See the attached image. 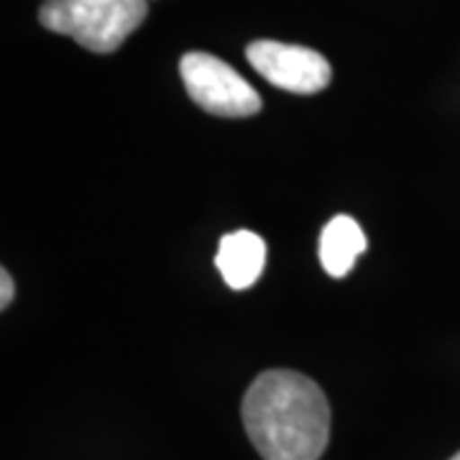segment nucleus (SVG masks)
I'll use <instances>...</instances> for the list:
<instances>
[{"label": "nucleus", "instance_id": "nucleus-1", "mask_svg": "<svg viewBox=\"0 0 460 460\" xmlns=\"http://www.w3.org/2000/svg\"><path fill=\"white\" fill-rule=\"evenodd\" d=\"M243 428L263 460H320L330 440V404L313 378L271 368L243 396Z\"/></svg>", "mask_w": 460, "mask_h": 460}, {"label": "nucleus", "instance_id": "nucleus-2", "mask_svg": "<svg viewBox=\"0 0 460 460\" xmlns=\"http://www.w3.org/2000/svg\"><path fill=\"white\" fill-rule=\"evenodd\" d=\"M148 13V0H44V29L75 39L95 54H113Z\"/></svg>", "mask_w": 460, "mask_h": 460}, {"label": "nucleus", "instance_id": "nucleus-3", "mask_svg": "<svg viewBox=\"0 0 460 460\" xmlns=\"http://www.w3.org/2000/svg\"><path fill=\"white\" fill-rule=\"evenodd\" d=\"M187 95L205 113L217 118H248L261 111V98L251 84L223 59L205 51H190L180 62Z\"/></svg>", "mask_w": 460, "mask_h": 460}, {"label": "nucleus", "instance_id": "nucleus-4", "mask_svg": "<svg viewBox=\"0 0 460 460\" xmlns=\"http://www.w3.org/2000/svg\"><path fill=\"white\" fill-rule=\"evenodd\" d=\"M246 57L266 83L295 95H314L325 90L332 80L328 59L307 47L261 39L248 44Z\"/></svg>", "mask_w": 460, "mask_h": 460}, {"label": "nucleus", "instance_id": "nucleus-5", "mask_svg": "<svg viewBox=\"0 0 460 460\" xmlns=\"http://www.w3.org/2000/svg\"><path fill=\"white\" fill-rule=\"evenodd\" d=\"M266 263V243L251 230H235L220 238L215 266L230 289H248L256 284Z\"/></svg>", "mask_w": 460, "mask_h": 460}, {"label": "nucleus", "instance_id": "nucleus-6", "mask_svg": "<svg viewBox=\"0 0 460 460\" xmlns=\"http://www.w3.org/2000/svg\"><path fill=\"white\" fill-rule=\"evenodd\" d=\"M363 251L366 233L348 215H335L320 233V263L332 279L348 277Z\"/></svg>", "mask_w": 460, "mask_h": 460}, {"label": "nucleus", "instance_id": "nucleus-7", "mask_svg": "<svg viewBox=\"0 0 460 460\" xmlns=\"http://www.w3.org/2000/svg\"><path fill=\"white\" fill-rule=\"evenodd\" d=\"M0 292H3L0 295V307L5 310L11 305V299H13V279H11V274L5 269L0 271Z\"/></svg>", "mask_w": 460, "mask_h": 460}, {"label": "nucleus", "instance_id": "nucleus-8", "mask_svg": "<svg viewBox=\"0 0 460 460\" xmlns=\"http://www.w3.org/2000/svg\"><path fill=\"white\" fill-rule=\"evenodd\" d=\"M450 460H460V453H456V456H453V458Z\"/></svg>", "mask_w": 460, "mask_h": 460}]
</instances>
